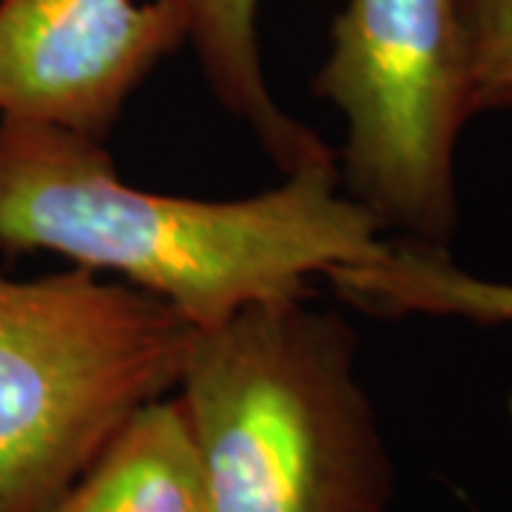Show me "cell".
<instances>
[{"mask_svg":"<svg viewBox=\"0 0 512 512\" xmlns=\"http://www.w3.org/2000/svg\"><path fill=\"white\" fill-rule=\"evenodd\" d=\"M183 43L171 0H0V117L103 143L128 97Z\"/></svg>","mask_w":512,"mask_h":512,"instance_id":"cell-5","label":"cell"},{"mask_svg":"<svg viewBox=\"0 0 512 512\" xmlns=\"http://www.w3.org/2000/svg\"><path fill=\"white\" fill-rule=\"evenodd\" d=\"M211 512H387L393 464L356 336L308 296L194 330L174 387Z\"/></svg>","mask_w":512,"mask_h":512,"instance_id":"cell-2","label":"cell"},{"mask_svg":"<svg viewBox=\"0 0 512 512\" xmlns=\"http://www.w3.org/2000/svg\"><path fill=\"white\" fill-rule=\"evenodd\" d=\"M384 248L382 225L342 194L336 160L254 197L194 200L128 185L86 134L0 117V251H52L117 274L194 330L308 296L311 276Z\"/></svg>","mask_w":512,"mask_h":512,"instance_id":"cell-1","label":"cell"},{"mask_svg":"<svg viewBox=\"0 0 512 512\" xmlns=\"http://www.w3.org/2000/svg\"><path fill=\"white\" fill-rule=\"evenodd\" d=\"M473 60V106L512 111V0H461Z\"/></svg>","mask_w":512,"mask_h":512,"instance_id":"cell-9","label":"cell"},{"mask_svg":"<svg viewBox=\"0 0 512 512\" xmlns=\"http://www.w3.org/2000/svg\"><path fill=\"white\" fill-rule=\"evenodd\" d=\"M194 328L126 282L0 274V512H46L140 407L171 396Z\"/></svg>","mask_w":512,"mask_h":512,"instance_id":"cell-3","label":"cell"},{"mask_svg":"<svg viewBox=\"0 0 512 512\" xmlns=\"http://www.w3.org/2000/svg\"><path fill=\"white\" fill-rule=\"evenodd\" d=\"M46 512H211L177 399L140 407Z\"/></svg>","mask_w":512,"mask_h":512,"instance_id":"cell-6","label":"cell"},{"mask_svg":"<svg viewBox=\"0 0 512 512\" xmlns=\"http://www.w3.org/2000/svg\"><path fill=\"white\" fill-rule=\"evenodd\" d=\"M313 89L345 120L342 194L382 231L447 248L458 140L476 117L461 0H345Z\"/></svg>","mask_w":512,"mask_h":512,"instance_id":"cell-4","label":"cell"},{"mask_svg":"<svg viewBox=\"0 0 512 512\" xmlns=\"http://www.w3.org/2000/svg\"><path fill=\"white\" fill-rule=\"evenodd\" d=\"M185 23L208 89L254 131L262 151L285 174L336 160L311 128L293 120L268 89L259 49V0H171Z\"/></svg>","mask_w":512,"mask_h":512,"instance_id":"cell-7","label":"cell"},{"mask_svg":"<svg viewBox=\"0 0 512 512\" xmlns=\"http://www.w3.org/2000/svg\"><path fill=\"white\" fill-rule=\"evenodd\" d=\"M333 288L379 316H456L473 325H512V282L458 268L447 248L413 239L387 242L382 256L333 268Z\"/></svg>","mask_w":512,"mask_h":512,"instance_id":"cell-8","label":"cell"}]
</instances>
